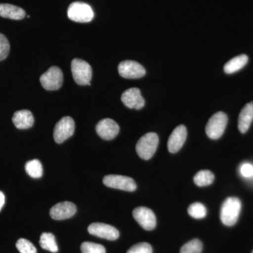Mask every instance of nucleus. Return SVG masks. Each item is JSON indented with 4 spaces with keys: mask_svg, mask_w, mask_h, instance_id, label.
Returning a JSON list of instances; mask_svg holds the SVG:
<instances>
[{
    "mask_svg": "<svg viewBox=\"0 0 253 253\" xmlns=\"http://www.w3.org/2000/svg\"></svg>",
    "mask_w": 253,
    "mask_h": 253,
    "instance_id": "7c9ffc66",
    "label": "nucleus"
},
{
    "mask_svg": "<svg viewBox=\"0 0 253 253\" xmlns=\"http://www.w3.org/2000/svg\"><path fill=\"white\" fill-rule=\"evenodd\" d=\"M186 136H187V130L186 126L183 125L176 126L168 139V151L172 154L178 152L185 143Z\"/></svg>",
    "mask_w": 253,
    "mask_h": 253,
    "instance_id": "4468645a",
    "label": "nucleus"
},
{
    "mask_svg": "<svg viewBox=\"0 0 253 253\" xmlns=\"http://www.w3.org/2000/svg\"><path fill=\"white\" fill-rule=\"evenodd\" d=\"M126 253H153V249L148 243H139L131 246Z\"/></svg>",
    "mask_w": 253,
    "mask_h": 253,
    "instance_id": "cd10ccee",
    "label": "nucleus"
},
{
    "mask_svg": "<svg viewBox=\"0 0 253 253\" xmlns=\"http://www.w3.org/2000/svg\"><path fill=\"white\" fill-rule=\"evenodd\" d=\"M77 212L76 205L68 201L59 203L50 210V216L56 220H63L72 217Z\"/></svg>",
    "mask_w": 253,
    "mask_h": 253,
    "instance_id": "ddd939ff",
    "label": "nucleus"
},
{
    "mask_svg": "<svg viewBox=\"0 0 253 253\" xmlns=\"http://www.w3.org/2000/svg\"><path fill=\"white\" fill-rule=\"evenodd\" d=\"M71 71L73 79L80 85H87L92 77L90 65L84 60L74 59L71 62Z\"/></svg>",
    "mask_w": 253,
    "mask_h": 253,
    "instance_id": "20e7f679",
    "label": "nucleus"
},
{
    "mask_svg": "<svg viewBox=\"0 0 253 253\" xmlns=\"http://www.w3.org/2000/svg\"><path fill=\"white\" fill-rule=\"evenodd\" d=\"M5 203V196L1 191H0V211H1V208L4 206Z\"/></svg>",
    "mask_w": 253,
    "mask_h": 253,
    "instance_id": "c756f323",
    "label": "nucleus"
},
{
    "mask_svg": "<svg viewBox=\"0 0 253 253\" xmlns=\"http://www.w3.org/2000/svg\"><path fill=\"white\" fill-rule=\"evenodd\" d=\"M123 104L131 109L140 110L144 107L145 100L138 88H130L123 93L121 96Z\"/></svg>",
    "mask_w": 253,
    "mask_h": 253,
    "instance_id": "2eb2a0df",
    "label": "nucleus"
},
{
    "mask_svg": "<svg viewBox=\"0 0 253 253\" xmlns=\"http://www.w3.org/2000/svg\"><path fill=\"white\" fill-rule=\"evenodd\" d=\"M253 121V103L251 102L241 110L239 117V129L243 134L249 130Z\"/></svg>",
    "mask_w": 253,
    "mask_h": 253,
    "instance_id": "f3484780",
    "label": "nucleus"
},
{
    "mask_svg": "<svg viewBox=\"0 0 253 253\" xmlns=\"http://www.w3.org/2000/svg\"><path fill=\"white\" fill-rule=\"evenodd\" d=\"M203 244L199 239H194L181 247L180 253H201Z\"/></svg>",
    "mask_w": 253,
    "mask_h": 253,
    "instance_id": "b1692460",
    "label": "nucleus"
},
{
    "mask_svg": "<svg viewBox=\"0 0 253 253\" xmlns=\"http://www.w3.org/2000/svg\"><path fill=\"white\" fill-rule=\"evenodd\" d=\"M133 217L139 225L146 231H151L156 226V217L149 208L138 207L133 211Z\"/></svg>",
    "mask_w": 253,
    "mask_h": 253,
    "instance_id": "9d476101",
    "label": "nucleus"
},
{
    "mask_svg": "<svg viewBox=\"0 0 253 253\" xmlns=\"http://www.w3.org/2000/svg\"><path fill=\"white\" fill-rule=\"evenodd\" d=\"M26 171L31 177H41L43 174V168L41 161L37 159L28 161L26 164Z\"/></svg>",
    "mask_w": 253,
    "mask_h": 253,
    "instance_id": "4be33fe9",
    "label": "nucleus"
},
{
    "mask_svg": "<svg viewBox=\"0 0 253 253\" xmlns=\"http://www.w3.org/2000/svg\"><path fill=\"white\" fill-rule=\"evenodd\" d=\"M228 123V116L224 112H217L210 118L206 125V131L208 137L211 139H218L225 131Z\"/></svg>",
    "mask_w": 253,
    "mask_h": 253,
    "instance_id": "7ed1b4c3",
    "label": "nucleus"
},
{
    "mask_svg": "<svg viewBox=\"0 0 253 253\" xmlns=\"http://www.w3.org/2000/svg\"><path fill=\"white\" fill-rule=\"evenodd\" d=\"M68 16L75 22L88 23L94 18V11L89 4L76 1L68 7Z\"/></svg>",
    "mask_w": 253,
    "mask_h": 253,
    "instance_id": "39448f33",
    "label": "nucleus"
},
{
    "mask_svg": "<svg viewBox=\"0 0 253 253\" xmlns=\"http://www.w3.org/2000/svg\"><path fill=\"white\" fill-rule=\"evenodd\" d=\"M240 172L245 178L253 177V166L251 163H244L240 168Z\"/></svg>",
    "mask_w": 253,
    "mask_h": 253,
    "instance_id": "c85d7f7f",
    "label": "nucleus"
},
{
    "mask_svg": "<svg viewBox=\"0 0 253 253\" xmlns=\"http://www.w3.org/2000/svg\"><path fill=\"white\" fill-rule=\"evenodd\" d=\"M88 232L91 235L109 241H115L120 235L119 231L113 226L99 222L92 223L88 226Z\"/></svg>",
    "mask_w": 253,
    "mask_h": 253,
    "instance_id": "9b49d317",
    "label": "nucleus"
},
{
    "mask_svg": "<svg viewBox=\"0 0 253 253\" xmlns=\"http://www.w3.org/2000/svg\"><path fill=\"white\" fill-rule=\"evenodd\" d=\"M81 249L82 253H106L104 246L92 242L83 243Z\"/></svg>",
    "mask_w": 253,
    "mask_h": 253,
    "instance_id": "393cba45",
    "label": "nucleus"
},
{
    "mask_svg": "<svg viewBox=\"0 0 253 253\" xmlns=\"http://www.w3.org/2000/svg\"><path fill=\"white\" fill-rule=\"evenodd\" d=\"M42 86L46 90H57L61 87L63 81L62 71L57 66H52L40 78Z\"/></svg>",
    "mask_w": 253,
    "mask_h": 253,
    "instance_id": "423d86ee",
    "label": "nucleus"
},
{
    "mask_svg": "<svg viewBox=\"0 0 253 253\" xmlns=\"http://www.w3.org/2000/svg\"><path fill=\"white\" fill-rule=\"evenodd\" d=\"M10 44L7 38L0 33V61H3L9 54Z\"/></svg>",
    "mask_w": 253,
    "mask_h": 253,
    "instance_id": "bb28decb",
    "label": "nucleus"
},
{
    "mask_svg": "<svg viewBox=\"0 0 253 253\" xmlns=\"http://www.w3.org/2000/svg\"><path fill=\"white\" fill-rule=\"evenodd\" d=\"M248 61L249 57L246 55L242 54L236 56L224 65V72L227 74L237 72L247 64Z\"/></svg>",
    "mask_w": 253,
    "mask_h": 253,
    "instance_id": "6ab92c4d",
    "label": "nucleus"
},
{
    "mask_svg": "<svg viewBox=\"0 0 253 253\" xmlns=\"http://www.w3.org/2000/svg\"><path fill=\"white\" fill-rule=\"evenodd\" d=\"M24 10L15 5L0 4V16L12 20L23 19L26 16Z\"/></svg>",
    "mask_w": 253,
    "mask_h": 253,
    "instance_id": "a211bd4d",
    "label": "nucleus"
},
{
    "mask_svg": "<svg viewBox=\"0 0 253 253\" xmlns=\"http://www.w3.org/2000/svg\"><path fill=\"white\" fill-rule=\"evenodd\" d=\"M118 72L121 77L126 79H138L144 77L146 70L140 63L127 60L120 63Z\"/></svg>",
    "mask_w": 253,
    "mask_h": 253,
    "instance_id": "1a4fd4ad",
    "label": "nucleus"
},
{
    "mask_svg": "<svg viewBox=\"0 0 253 253\" xmlns=\"http://www.w3.org/2000/svg\"><path fill=\"white\" fill-rule=\"evenodd\" d=\"M40 245L42 249L49 251L50 252L56 253L59 251L56 244L55 236L51 233H43L40 239Z\"/></svg>",
    "mask_w": 253,
    "mask_h": 253,
    "instance_id": "aec40b11",
    "label": "nucleus"
},
{
    "mask_svg": "<svg viewBox=\"0 0 253 253\" xmlns=\"http://www.w3.org/2000/svg\"><path fill=\"white\" fill-rule=\"evenodd\" d=\"M189 215L195 219H203L207 214V209L201 203H194L188 208Z\"/></svg>",
    "mask_w": 253,
    "mask_h": 253,
    "instance_id": "5701e85b",
    "label": "nucleus"
},
{
    "mask_svg": "<svg viewBox=\"0 0 253 253\" xmlns=\"http://www.w3.org/2000/svg\"><path fill=\"white\" fill-rule=\"evenodd\" d=\"M241 211V202L238 198L229 197L221 206V222L227 226H234L237 222Z\"/></svg>",
    "mask_w": 253,
    "mask_h": 253,
    "instance_id": "f257e3e1",
    "label": "nucleus"
},
{
    "mask_svg": "<svg viewBox=\"0 0 253 253\" xmlns=\"http://www.w3.org/2000/svg\"><path fill=\"white\" fill-rule=\"evenodd\" d=\"M103 182L105 186L113 189L123 190L130 192L136 189L135 181L129 176L110 174L105 176Z\"/></svg>",
    "mask_w": 253,
    "mask_h": 253,
    "instance_id": "6e6552de",
    "label": "nucleus"
},
{
    "mask_svg": "<svg viewBox=\"0 0 253 253\" xmlns=\"http://www.w3.org/2000/svg\"><path fill=\"white\" fill-rule=\"evenodd\" d=\"M96 131L98 135L104 140H111L117 136L120 127L116 121L110 118H105L96 125Z\"/></svg>",
    "mask_w": 253,
    "mask_h": 253,
    "instance_id": "f8f14e48",
    "label": "nucleus"
},
{
    "mask_svg": "<svg viewBox=\"0 0 253 253\" xmlns=\"http://www.w3.org/2000/svg\"><path fill=\"white\" fill-rule=\"evenodd\" d=\"M15 126L19 129L31 128L34 124V118L31 111L28 110H21L14 113L12 118Z\"/></svg>",
    "mask_w": 253,
    "mask_h": 253,
    "instance_id": "dca6fc26",
    "label": "nucleus"
},
{
    "mask_svg": "<svg viewBox=\"0 0 253 253\" xmlns=\"http://www.w3.org/2000/svg\"><path fill=\"white\" fill-rule=\"evenodd\" d=\"M158 143L159 139L156 133H147L138 141L136 146V153L142 159H151L157 150Z\"/></svg>",
    "mask_w": 253,
    "mask_h": 253,
    "instance_id": "f03ea898",
    "label": "nucleus"
},
{
    "mask_svg": "<svg viewBox=\"0 0 253 253\" xmlns=\"http://www.w3.org/2000/svg\"><path fill=\"white\" fill-rule=\"evenodd\" d=\"M214 175L210 170H201L196 173L194 176V181L195 184L199 186H206L211 185L214 181Z\"/></svg>",
    "mask_w": 253,
    "mask_h": 253,
    "instance_id": "412c9836",
    "label": "nucleus"
},
{
    "mask_svg": "<svg viewBox=\"0 0 253 253\" xmlns=\"http://www.w3.org/2000/svg\"><path fill=\"white\" fill-rule=\"evenodd\" d=\"M75 131V122L72 118L66 116L56 123L54 129V139L57 144H61L73 136Z\"/></svg>",
    "mask_w": 253,
    "mask_h": 253,
    "instance_id": "0eeeda50",
    "label": "nucleus"
},
{
    "mask_svg": "<svg viewBox=\"0 0 253 253\" xmlns=\"http://www.w3.org/2000/svg\"><path fill=\"white\" fill-rule=\"evenodd\" d=\"M16 246L21 253H37L34 245L27 239H20L16 242Z\"/></svg>",
    "mask_w": 253,
    "mask_h": 253,
    "instance_id": "a878e982",
    "label": "nucleus"
}]
</instances>
